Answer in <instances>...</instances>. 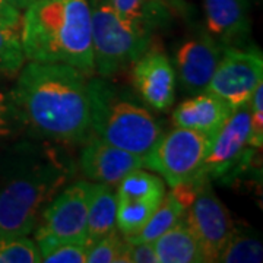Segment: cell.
<instances>
[{
	"label": "cell",
	"mask_w": 263,
	"mask_h": 263,
	"mask_svg": "<svg viewBox=\"0 0 263 263\" xmlns=\"http://www.w3.org/2000/svg\"><path fill=\"white\" fill-rule=\"evenodd\" d=\"M41 254L35 240L28 235L0 234V263H38Z\"/></svg>",
	"instance_id": "22"
},
{
	"label": "cell",
	"mask_w": 263,
	"mask_h": 263,
	"mask_svg": "<svg viewBox=\"0 0 263 263\" xmlns=\"http://www.w3.org/2000/svg\"><path fill=\"white\" fill-rule=\"evenodd\" d=\"M95 73L111 78L132 66L151 47L152 35L138 34L123 24L108 0H88Z\"/></svg>",
	"instance_id": "5"
},
{
	"label": "cell",
	"mask_w": 263,
	"mask_h": 263,
	"mask_svg": "<svg viewBox=\"0 0 263 263\" xmlns=\"http://www.w3.org/2000/svg\"><path fill=\"white\" fill-rule=\"evenodd\" d=\"M209 143L211 138L206 135L174 127L164 133L154 149L143 157L145 168L160 174L170 187L196 180Z\"/></svg>",
	"instance_id": "6"
},
{
	"label": "cell",
	"mask_w": 263,
	"mask_h": 263,
	"mask_svg": "<svg viewBox=\"0 0 263 263\" xmlns=\"http://www.w3.org/2000/svg\"><path fill=\"white\" fill-rule=\"evenodd\" d=\"M75 174V161L62 143L44 139L12 146L0 161V234H32L44 208Z\"/></svg>",
	"instance_id": "2"
},
{
	"label": "cell",
	"mask_w": 263,
	"mask_h": 263,
	"mask_svg": "<svg viewBox=\"0 0 263 263\" xmlns=\"http://www.w3.org/2000/svg\"><path fill=\"white\" fill-rule=\"evenodd\" d=\"M132 67V84L149 108L167 113L176 101V72L170 59L149 47Z\"/></svg>",
	"instance_id": "12"
},
{
	"label": "cell",
	"mask_w": 263,
	"mask_h": 263,
	"mask_svg": "<svg viewBox=\"0 0 263 263\" xmlns=\"http://www.w3.org/2000/svg\"><path fill=\"white\" fill-rule=\"evenodd\" d=\"M21 12L15 9L8 0H0V21L9 22L13 25H21Z\"/></svg>",
	"instance_id": "28"
},
{
	"label": "cell",
	"mask_w": 263,
	"mask_h": 263,
	"mask_svg": "<svg viewBox=\"0 0 263 263\" xmlns=\"http://www.w3.org/2000/svg\"><path fill=\"white\" fill-rule=\"evenodd\" d=\"M78 165L86 180L117 187L129 173L145 168V161L141 155L120 149L97 136H91L82 146Z\"/></svg>",
	"instance_id": "13"
},
{
	"label": "cell",
	"mask_w": 263,
	"mask_h": 263,
	"mask_svg": "<svg viewBox=\"0 0 263 263\" xmlns=\"http://www.w3.org/2000/svg\"><path fill=\"white\" fill-rule=\"evenodd\" d=\"M94 183L76 180L59 192L44 208L34 230L37 245L54 241L85 243L86 215Z\"/></svg>",
	"instance_id": "7"
},
{
	"label": "cell",
	"mask_w": 263,
	"mask_h": 263,
	"mask_svg": "<svg viewBox=\"0 0 263 263\" xmlns=\"http://www.w3.org/2000/svg\"><path fill=\"white\" fill-rule=\"evenodd\" d=\"M123 24L138 34L154 35L171 22V9L165 0H108Z\"/></svg>",
	"instance_id": "17"
},
{
	"label": "cell",
	"mask_w": 263,
	"mask_h": 263,
	"mask_svg": "<svg viewBox=\"0 0 263 263\" xmlns=\"http://www.w3.org/2000/svg\"><path fill=\"white\" fill-rule=\"evenodd\" d=\"M89 79L70 65L28 62L10 97L27 129L47 141L79 145L92 136Z\"/></svg>",
	"instance_id": "1"
},
{
	"label": "cell",
	"mask_w": 263,
	"mask_h": 263,
	"mask_svg": "<svg viewBox=\"0 0 263 263\" xmlns=\"http://www.w3.org/2000/svg\"><path fill=\"white\" fill-rule=\"evenodd\" d=\"M25 63L21 46V25L0 21V73L13 75Z\"/></svg>",
	"instance_id": "20"
},
{
	"label": "cell",
	"mask_w": 263,
	"mask_h": 263,
	"mask_svg": "<svg viewBox=\"0 0 263 263\" xmlns=\"http://www.w3.org/2000/svg\"><path fill=\"white\" fill-rule=\"evenodd\" d=\"M262 82L263 57L259 50L224 47L205 92L215 95L235 110L249 104L254 89Z\"/></svg>",
	"instance_id": "8"
},
{
	"label": "cell",
	"mask_w": 263,
	"mask_h": 263,
	"mask_svg": "<svg viewBox=\"0 0 263 263\" xmlns=\"http://www.w3.org/2000/svg\"><path fill=\"white\" fill-rule=\"evenodd\" d=\"M165 2H170L174 8H179V6H184L183 0H165Z\"/></svg>",
	"instance_id": "30"
},
{
	"label": "cell",
	"mask_w": 263,
	"mask_h": 263,
	"mask_svg": "<svg viewBox=\"0 0 263 263\" xmlns=\"http://www.w3.org/2000/svg\"><path fill=\"white\" fill-rule=\"evenodd\" d=\"M233 110L218 97L208 92L196 94L180 104L171 114V123L174 127H184L190 130L214 138Z\"/></svg>",
	"instance_id": "16"
},
{
	"label": "cell",
	"mask_w": 263,
	"mask_h": 263,
	"mask_svg": "<svg viewBox=\"0 0 263 263\" xmlns=\"http://www.w3.org/2000/svg\"><path fill=\"white\" fill-rule=\"evenodd\" d=\"M116 214L117 196L113 186L94 183L88 205L85 245L89 247L107 234L116 231Z\"/></svg>",
	"instance_id": "18"
},
{
	"label": "cell",
	"mask_w": 263,
	"mask_h": 263,
	"mask_svg": "<svg viewBox=\"0 0 263 263\" xmlns=\"http://www.w3.org/2000/svg\"><path fill=\"white\" fill-rule=\"evenodd\" d=\"M119 263H157L152 243H130L124 238Z\"/></svg>",
	"instance_id": "27"
},
{
	"label": "cell",
	"mask_w": 263,
	"mask_h": 263,
	"mask_svg": "<svg viewBox=\"0 0 263 263\" xmlns=\"http://www.w3.org/2000/svg\"><path fill=\"white\" fill-rule=\"evenodd\" d=\"M184 221L196 238L203 260L216 262L235 228L227 208L211 186V180H199L196 196L184 214Z\"/></svg>",
	"instance_id": "10"
},
{
	"label": "cell",
	"mask_w": 263,
	"mask_h": 263,
	"mask_svg": "<svg viewBox=\"0 0 263 263\" xmlns=\"http://www.w3.org/2000/svg\"><path fill=\"white\" fill-rule=\"evenodd\" d=\"M250 108L249 104L233 110L224 126L211 139L197 179L226 181L233 179L249 160Z\"/></svg>",
	"instance_id": "9"
},
{
	"label": "cell",
	"mask_w": 263,
	"mask_h": 263,
	"mask_svg": "<svg viewBox=\"0 0 263 263\" xmlns=\"http://www.w3.org/2000/svg\"><path fill=\"white\" fill-rule=\"evenodd\" d=\"M38 249L44 263H86L88 246L81 241L43 243Z\"/></svg>",
	"instance_id": "23"
},
{
	"label": "cell",
	"mask_w": 263,
	"mask_h": 263,
	"mask_svg": "<svg viewBox=\"0 0 263 263\" xmlns=\"http://www.w3.org/2000/svg\"><path fill=\"white\" fill-rule=\"evenodd\" d=\"M123 245L124 237L116 230L88 247L86 263H119Z\"/></svg>",
	"instance_id": "24"
},
{
	"label": "cell",
	"mask_w": 263,
	"mask_h": 263,
	"mask_svg": "<svg viewBox=\"0 0 263 263\" xmlns=\"http://www.w3.org/2000/svg\"><path fill=\"white\" fill-rule=\"evenodd\" d=\"M208 32L224 47H240L252 31L249 0H203Z\"/></svg>",
	"instance_id": "15"
},
{
	"label": "cell",
	"mask_w": 263,
	"mask_h": 263,
	"mask_svg": "<svg viewBox=\"0 0 263 263\" xmlns=\"http://www.w3.org/2000/svg\"><path fill=\"white\" fill-rule=\"evenodd\" d=\"M165 193L164 179L145 168L132 171L117 184L116 227L124 238L135 235L146 224Z\"/></svg>",
	"instance_id": "11"
},
{
	"label": "cell",
	"mask_w": 263,
	"mask_h": 263,
	"mask_svg": "<svg viewBox=\"0 0 263 263\" xmlns=\"http://www.w3.org/2000/svg\"><path fill=\"white\" fill-rule=\"evenodd\" d=\"M24 129H27L24 119L10 94L0 91V142L18 136Z\"/></svg>",
	"instance_id": "25"
},
{
	"label": "cell",
	"mask_w": 263,
	"mask_h": 263,
	"mask_svg": "<svg viewBox=\"0 0 263 263\" xmlns=\"http://www.w3.org/2000/svg\"><path fill=\"white\" fill-rule=\"evenodd\" d=\"M250 108V133L249 145L252 149H262L263 146V82L256 89L249 101Z\"/></svg>",
	"instance_id": "26"
},
{
	"label": "cell",
	"mask_w": 263,
	"mask_h": 263,
	"mask_svg": "<svg viewBox=\"0 0 263 263\" xmlns=\"http://www.w3.org/2000/svg\"><path fill=\"white\" fill-rule=\"evenodd\" d=\"M10 5L18 10H24L28 8L31 3H34L35 0H8Z\"/></svg>",
	"instance_id": "29"
},
{
	"label": "cell",
	"mask_w": 263,
	"mask_h": 263,
	"mask_svg": "<svg viewBox=\"0 0 263 263\" xmlns=\"http://www.w3.org/2000/svg\"><path fill=\"white\" fill-rule=\"evenodd\" d=\"M89 89L92 136L132 154L148 155L164 135L149 110L105 78H91Z\"/></svg>",
	"instance_id": "4"
},
{
	"label": "cell",
	"mask_w": 263,
	"mask_h": 263,
	"mask_svg": "<svg viewBox=\"0 0 263 263\" xmlns=\"http://www.w3.org/2000/svg\"><path fill=\"white\" fill-rule=\"evenodd\" d=\"M263 260L262 243L252 235L233 233L216 262L256 263Z\"/></svg>",
	"instance_id": "21"
},
{
	"label": "cell",
	"mask_w": 263,
	"mask_h": 263,
	"mask_svg": "<svg viewBox=\"0 0 263 263\" xmlns=\"http://www.w3.org/2000/svg\"><path fill=\"white\" fill-rule=\"evenodd\" d=\"M157 263H203V256L195 235L184 221L177 224L152 241Z\"/></svg>",
	"instance_id": "19"
},
{
	"label": "cell",
	"mask_w": 263,
	"mask_h": 263,
	"mask_svg": "<svg viewBox=\"0 0 263 263\" xmlns=\"http://www.w3.org/2000/svg\"><path fill=\"white\" fill-rule=\"evenodd\" d=\"M224 46L209 32L186 40L176 53V75L184 91L196 95L205 92Z\"/></svg>",
	"instance_id": "14"
},
{
	"label": "cell",
	"mask_w": 263,
	"mask_h": 263,
	"mask_svg": "<svg viewBox=\"0 0 263 263\" xmlns=\"http://www.w3.org/2000/svg\"><path fill=\"white\" fill-rule=\"evenodd\" d=\"M25 60L63 63L95 73L88 0H35L21 19Z\"/></svg>",
	"instance_id": "3"
}]
</instances>
